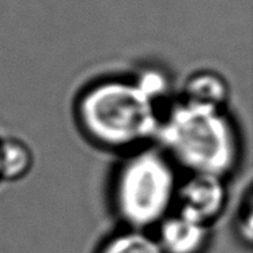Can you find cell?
<instances>
[{
    "label": "cell",
    "mask_w": 253,
    "mask_h": 253,
    "mask_svg": "<svg viewBox=\"0 0 253 253\" xmlns=\"http://www.w3.org/2000/svg\"><path fill=\"white\" fill-rule=\"evenodd\" d=\"M229 98L226 82L212 72H198L191 77L184 87V99L196 104L223 108Z\"/></svg>",
    "instance_id": "6"
},
{
    "label": "cell",
    "mask_w": 253,
    "mask_h": 253,
    "mask_svg": "<svg viewBox=\"0 0 253 253\" xmlns=\"http://www.w3.org/2000/svg\"><path fill=\"white\" fill-rule=\"evenodd\" d=\"M178 184L174 164L160 147H139L116 173V211L128 229L155 227L171 212Z\"/></svg>",
    "instance_id": "3"
},
{
    "label": "cell",
    "mask_w": 253,
    "mask_h": 253,
    "mask_svg": "<svg viewBox=\"0 0 253 253\" xmlns=\"http://www.w3.org/2000/svg\"><path fill=\"white\" fill-rule=\"evenodd\" d=\"M173 164L189 173L225 177L240 160V138L225 108L177 102L161 116L155 139Z\"/></svg>",
    "instance_id": "1"
},
{
    "label": "cell",
    "mask_w": 253,
    "mask_h": 253,
    "mask_svg": "<svg viewBox=\"0 0 253 253\" xmlns=\"http://www.w3.org/2000/svg\"><path fill=\"white\" fill-rule=\"evenodd\" d=\"M33 166V154L29 146L19 139L0 142V177L4 180H19Z\"/></svg>",
    "instance_id": "7"
},
{
    "label": "cell",
    "mask_w": 253,
    "mask_h": 253,
    "mask_svg": "<svg viewBox=\"0 0 253 253\" xmlns=\"http://www.w3.org/2000/svg\"><path fill=\"white\" fill-rule=\"evenodd\" d=\"M135 82L155 102H158V99L168 93V81L158 71H153V70L143 71L138 79H135Z\"/></svg>",
    "instance_id": "9"
},
{
    "label": "cell",
    "mask_w": 253,
    "mask_h": 253,
    "mask_svg": "<svg viewBox=\"0 0 253 253\" xmlns=\"http://www.w3.org/2000/svg\"><path fill=\"white\" fill-rule=\"evenodd\" d=\"M155 240L164 253H202L210 240V225L177 210L161 220Z\"/></svg>",
    "instance_id": "5"
},
{
    "label": "cell",
    "mask_w": 253,
    "mask_h": 253,
    "mask_svg": "<svg viewBox=\"0 0 253 253\" xmlns=\"http://www.w3.org/2000/svg\"><path fill=\"white\" fill-rule=\"evenodd\" d=\"M227 188L225 177L191 173L178 184L177 210L193 219L211 225L225 209Z\"/></svg>",
    "instance_id": "4"
},
{
    "label": "cell",
    "mask_w": 253,
    "mask_h": 253,
    "mask_svg": "<svg viewBox=\"0 0 253 253\" xmlns=\"http://www.w3.org/2000/svg\"><path fill=\"white\" fill-rule=\"evenodd\" d=\"M99 253H164V251L147 230L126 229L110 237Z\"/></svg>",
    "instance_id": "8"
},
{
    "label": "cell",
    "mask_w": 253,
    "mask_h": 253,
    "mask_svg": "<svg viewBox=\"0 0 253 253\" xmlns=\"http://www.w3.org/2000/svg\"><path fill=\"white\" fill-rule=\"evenodd\" d=\"M78 117L83 131L108 149H139L154 140L161 115L157 102L135 81L112 79L81 97Z\"/></svg>",
    "instance_id": "2"
}]
</instances>
